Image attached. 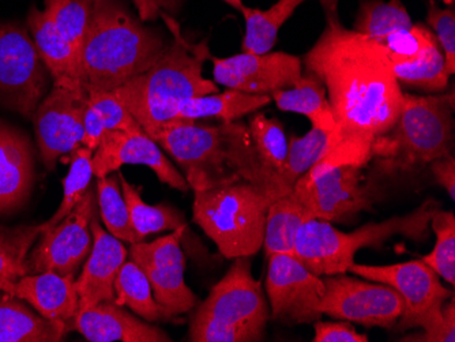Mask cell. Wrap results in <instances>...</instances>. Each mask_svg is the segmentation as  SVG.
Masks as SVG:
<instances>
[{"instance_id": "6da1fadb", "label": "cell", "mask_w": 455, "mask_h": 342, "mask_svg": "<svg viewBox=\"0 0 455 342\" xmlns=\"http://www.w3.org/2000/svg\"><path fill=\"white\" fill-rule=\"evenodd\" d=\"M301 63L321 79L336 120L329 155L316 165L367 167L372 145L395 126L403 106L387 48L339 20L327 21Z\"/></svg>"}, {"instance_id": "7a4b0ae2", "label": "cell", "mask_w": 455, "mask_h": 342, "mask_svg": "<svg viewBox=\"0 0 455 342\" xmlns=\"http://www.w3.org/2000/svg\"><path fill=\"white\" fill-rule=\"evenodd\" d=\"M158 147L175 160L191 190L247 182L275 196L292 190L280 173L258 155L248 124H204L175 120L153 135Z\"/></svg>"}, {"instance_id": "3957f363", "label": "cell", "mask_w": 455, "mask_h": 342, "mask_svg": "<svg viewBox=\"0 0 455 342\" xmlns=\"http://www.w3.org/2000/svg\"><path fill=\"white\" fill-rule=\"evenodd\" d=\"M168 45L119 0H96L82 48V88L86 94L116 91L149 70Z\"/></svg>"}, {"instance_id": "277c9868", "label": "cell", "mask_w": 455, "mask_h": 342, "mask_svg": "<svg viewBox=\"0 0 455 342\" xmlns=\"http://www.w3.org/2000/svg\"><path fill=\"white\" fill-rule=\"evenodd\" d=\"M161 17L175 40L149 70L114 91L150 138L175 122L181 101L219 91L217 84L204 76V62L212 58L208 40L191 44L181 36L178 22L167 14Z\"/></svg>"}, {"instance_id": "5b68a950", "label": "cell", "mask_w": 455, "mask_h": 342, "mask_svg": "<svg viewBox=\"0 0 455 342\" xmlns=\"http://www.w3.org/2000/svg\"><path fill=\"white\" fill-rule=\"evenodd\" d=\"M454 91L441 96L403 93L400 116L371 149L372 175L378 179L411 175L432 161L452 155Z\"/></svg>"}, {"instance_id": "8992f818", "label": "cell", "mask_w": 455, "mask_h": 342, "mask_svg": "<svg viewBox=\"0 0 455 342\" xmlns=\"http://www.w3.org/2000/svg\"><path fill=\"white\" fill-rule=\"evenodd\" d=\"M442 209L435 199H428L405 216H395L382 223H368L355 232L345 234L329 221L309 219L300 227L295 240V257L319 277L344 274L355 264L360 249H380L388 239L403 236L413 242L429 239V223Z\"/></svg>"}, {"instance_id": "52a82bcc", "label": "cell", "mask_w": 455, "mask_h": 342, "mask_svg": "<svg viewBox=\"0 0 455 342\" xmlns=\"http://www.w3.org/2000/svg\"><path fill=\"white\" fill-rule=\"evenodd\" d=\"M270 319L262 282L252 275L251 257L235 258L227 274L194 311L188 330L193 342H258Z\"/></svg>"}, {"instance_id": "ba28073f", "label": "cell", "mask_w": 455, "mask_h": 342, "mask_svg": "<svg viewBox=\"0 0 455 342\" xmlns=\"http://www.w3.org/2000/svg\"><path fill=\"white\" fill-rule=\"evenodd\" d=\"M347 273L365 280L388 285L403 300V313L395 328L398 330L423 329V333L403 337L401 341L454 342L455 298L423 260L372 266L355 262Z\"/></svg>"}, {"instance_id": "9c48e42d", "label": "cell", "mask_w": 455, "mask_h": 342, "mask_svg": "<svg viewBox=\"0 0 455 342\" xmlns=\"http://www.w3.org/2000/svg\"><path fill=\"white\" fill-rule=\"evenodd\" d=\"M277 198L247 182L196 191L194 223L227 259L254 257L263 246L268 206Z\"/></svg>"}, {"instance_id": "30bf717a", "label": "cell", "mask_w": 455, "mask_h": 342, "mask_svg": "<svg viewBox=\"0 0 455 342\" xmlns=\"http://www.w3.org/2000/svg\"><path fill=\"white\" fill-rule=\"evenodd\" d=\"M365 167L356 164L315 165L301 176L293 195L311 219L342 223L371 211L377 194L365 180Z\"/></svg>"}, {"instance_id": "8fae6325", "label": "cell", "mask_w": 455, "mask_h": 342, "mask_svg": "<svg viewBox=\"0 0 455 342\" xmlns=\"http://www.w3.org/2000/svg\"><path fill=\"white\" fill-rule=\"evenodd\" d=\"M50 79L28 28L0 22V107L32 119Z\"/></svg>"}, {"instance_id": "7c38bea8", "label": "cell", "mask_w": 455, "mask_h": 342, "mask_svg": "<svg viewBox=\"0 0 455 342\" xmlns=\"http://www.w3.org/2000/svg\"><path fill=\"white\" fill-rule=\"evenodd\" d=\"M321 313L330 318L359 323L367 328L393 329L403 313V300L397 290L370 280L344 274L323 278Z\"/></svg>"}, {"instance_id": "4fadbf2b", "label": "cell", "mask_w": 455, "mask_h": 342, "mask_svg": "<svg viewBox=\"0 0 455 342\" xmlns=\"http://www.w3.org/2000/svg\"><path fill=\"white\" fill-rule=\"evenodd\" d=\"M97 206L96 188L89 187L68 216L40 235L28 255V274L76 275L93 247L91 223L97 216Z\"/></svg>"}, {"instance_id": "5bb4252c", "label": "cell", "mask_w": 455, "mask_h": 342, "mask_svg": "<svg viewBox=\"0 0 455 342\" xmlns=\"http://www.w3.org/2000/svg\"><path fill=\"white\" fill-rule=\"evenodd\" d=\"M265 290L273 321L308 325L323 316L319 308L324 295L323 278L309 272L295 255L267 258Z\"/></svg>"}, {"instance_id": "9a60e30c", "label": "cell", "mask_w": 455, "mask_h": 342, "mask_svg": "<svg viewBox=\"0 0 455 342\" xmlns=\"http://www.w3.org/2000/svg\"><path fill=\"white\" fill-rule=\"evenodd\" d=\"M86 108L85 91L53 86L41 99L32 120L41 160L48 171L55 170L59 161L66 163V157L81 147Z\"/></svg>"}, {"instance_id": "2e32d148", "label": "cell", "mask_w": 455, "mask_h": 342, "mask_svg": "<svg viewBox=\"0 0 455 342\" xmlns=\"http://www.w3.org/2000/svg\"><path fill=\"white\" fill-rule=\"evenodd\" d=\"M186 229L172 231L155 242L132 244L129 254L140 267L157 303L173 315L190 313L196 306V296L184 280L186 257L181 251V239Z\"/></svg>"}, {"instance_id": "e0dca14e", "label": "cell", "mask_w": 455, "mask_h": 342, "mask_svg": "<svg viewBox=\"0 0 455 342\" xmlns=\"http://www.w3.org/2000/svg\"><path fill=\"white\" fill-rule=\"evenodd\" d=\"M214 83L250 94H270L292 88L303 76L299 56L286 52L237 53L229 58H211Z\"/></svg>"}, {"instance_id": "ac0fdd59", "label": "cell", "mask_w": 455, "mask_h": 342, "mask_svg": "<svg viewBox=\"0 0 455 342\" xmlns=\"http://www.w3.org/2000/svg\"><path fill=\"white\" fill-rule=\"evenodd\" d=\"M164 150L147 132L109 130L104 132L92 155V168L96 178H106L120 171L123 165H145L161 183L188 193L191 190L183 173L164 155Z\"/></svg>"}, {"instance_id": "d6986e66", "label": "cell", "mask_w": 455, "mask_h": 342, "mask_svg": "<svg viewBox=\"0 0 455 342\" xmlns=\"http://www.w3.org/2000/svg\"><path fill=\"white\" fill-rule=\"evenodd\" d=\"M35 180V153L29 138L0 120V214H12L24 208Z\"/></svg>"}, {"instance_id": "ffe728a7", "label": "cell", "mask_w": 455, "mask_h": 342, "mask_svg": "<svg viewBox=\"0 0 455 342\" xmlns=\"http://www.w3.org/2000/svg\"><path fill=\"white\" fill-rule=\"evenodd\" d=\"M91 229L93 247L81 274L76 278L79 308L115 300V280L129 255L122 240L104 231L97 216L92 219Z\"/></svg>"}, {"instance_id": "44dd1931", "label": "cell", "mask_w": 455, "mask_h": 342, "mask_svg": "<svg viewBox=\"0 0 455 342\" xmlns=\"http://www.w3.org/2000/svg\"><path fill=\"white\" fill-rule=\"evenodd\" d=\"M71 328L91 342H171L163 329L124 310L114 300L79 308Z\"/></svg>"}, {"instance_id": "7402d4cb", "label": "cell", "mask_w": 455, "mask_h": 342, "mask_svg": "<svg viewBox=\"0 0 455 342\" xmlns=\"http://www.w3.org/2000/svg\"><path fill=\"white\" fill-rule=\"evenodd\" d=\"M27 27L37 48L41 60L47 68L53 86L84 91L81 65L70 43L56 29L48 15L37 6L30 7Z\"/></svg>"}, {"instance_id": "603a6c76", "label": "cell", "mask_w": 455, "mask_h": 342, "mask_svg": "<svg viewBox=\"0 0 455 342\" xmlns=\"http://www.w3.org/2000/svg\"><path fill=\"white\" fill-rule=\"evenodd\" d=\"M76 278V275L53 272L28 274L15 282L12 295L27 301L44 318L66 322L68 325L79 310Z\"/></svg>"}, {"instance_id": "cb8c5ba5", "label": "cell", "mask_w": 455, "mask_h": 342, "mask_svg": "<svg viewBox=\"0 0 455 342\" xmlns=\"http://www.w3.org/2000/svg\"><path fill=\"white\" fill-rule=\"evenodd\" d=\"M68 329L66 322L50 321L22 298L0 292V342H60Z\"/></svg>"}, {"instance_id": "d4e9b609", "label": "cell", "mask_w": 455, "mask_h": 342, "mask_svg": "<svg viewBox=\"0 0 455 342\" xmlns=\"http://www.w3.org/2000/svg\"><path fill=\"white\" fill-rule=\"evenodd\" d=\"M272 103L267 94H250L228 89L217 93L204 94L184 99L178 106L175 120L219 119L221 123H229L242 119L245 115L254 114Z\"/></svg>"}, {"instance_id": "484cf974", "label": "cell", "mask_w": 455, "mask_h": 342, "mask_svg": "<svg viewBox=\"0 0 455 342\" xmlns=\"http://www.w3.org/2000/svg\"><path fill=\"white\" fill-rule=\"evenodd\" d=\"M270 97L281 111L303 115L316 129L329 132L336 130V120L327 99L326 88L313 74H303L292 88L273 91Z\"/></svg>"}, {"instance_id": "4316f807", "label": "cell", "mask_w": 455, "mask_h": 342, "mask_svg": "<svg viewBox=\"0 0 455 342\" xmlns=\"http://www.w3.org/2000/svg\"><path fill=\"white\" fill-rule=\"evenodd\" d=\"M388 59L400 85L427 93H441L449 86L450 74L436 38L413 58H403L388 51Z\"/></svg>"}, {"instance_id": "83f0119b", "label": "cell", "mask_w": 455, "mask_h": 342, "mask_svg": "<svg viewBox=\"0 0 455 342\" xmlns=\"http://www.w3.org/2000/svg\"><path fill=\"white\" fill-rule=\"evenodd\" d=\"M114 301L123 307H129L135 315L148 322H180L178 315H173L157 303L147 274L132 259L126 260L117 273Z\"/></svg>"}, {"instance_id": "f1b7e54d", "label": "cell", "mask_w": 455, "mask_h": 342, "mask_svg": "<svg viewBox=\"0 0 455 342\" xmlns=\"http://www.w3.org/2000/svg\"><path fill=\"white\" fill-rule=\"evenodd\" d=\"M311 219L292 193L278 196L266 214L263 250L266 259L275 254L295 255V240L300 227Z\"/></svg>"}, {"instance_id": "f546056e", "label": "cell", "mask_w": 455, "mask_h": 342, "mask_svg": "<svg viewBox=\"0 0 455 342\" xmlns=\"http://www.w3.org/2000/svg\"><path fill=\"white\" fill-rule=\"evenodd\" d=\"M304 2L307 0H278L267 10L243 7L240 12L244 17L245 35L242 52L255 55L270 52L277 43L281 28Z\"/></svg>"}, {"instance_id": "4dcf8cb0", "label": "cell", "mask_w": 455, "mask_h": 342, "mask_svg": "<svg viewBox=\"0 0 455 342\" xmlns=\"http://www.w3.org/2000/svg\"><path fill=\"white\" fill-rule=\"evenodd\" d=\"M117 176L138 242H143L149 235L188 228L186 219L178 209L168 203L148 205L140 195V187L130 183L122 172H117Z\"/></svg>"}, {"instance_id": "1f68e13d", "label": "cell", "mask_w": 455, "mask_h": 342, "mask_svg": "<svg viewBox=\"0 0 455 342\" xmlns=\"http://www.w3.org/2000/svg\"><path fill=\"white\" fill-rule=\"evenodd\" d=\"M40 235V226H0V292L12 295L15 282L28 275V255Z\"/></svg>"}, {"instance_id": "d6a6232c", "label": "cell", "mask_w": 455, "mask_h": 342, "mask_svg": "<svg viewBox=\"0 0 455 342\" xmlns=\"http://www.w3.org/2000/svg\"><path fill=\"white\" fill-rule=\"evenodd\" d=\"M413 27L403 0H364L359 7L354 30L383 43L386 38Z\"/></svg>"}, {"instance_id": "836d02e7", "label": "cell", "mask_w": 455, "mask_h": 342, "mask_svg": "<svg viewBox=\"0 0 455 342\" xmlns=\"http://www.w3.org/2000/svg\"><path fill=\"white\" fill-rule=\"evenodd\" d=\"M330 147L331 132L316 127L309 130L304 137L291 135L288 139V155L281 170L283 183L292 190L301 176L306 175L329 155Z\"/></svg>"}, {"instance_id": "e575fe53", "label": "cell", "mask_w": 455, "mask_h": 342, "mask_svg": "<svg viewBox=\"0 0 455 342\" xmlns=\"http://www.w3.org/2000/svg\"><path fill=\"white\" fill-rule=\"evenodd\" d=\"M96 195L100 216L102 223L106 224L107 231L122 242L138 243L117 173H111L106 178H97Z\"/></svg>"}, {"instance_id": "d590c367", "label": "cell", "mask_w": 455, "mask_h": 342, "mask_svg": "<svg viewBox=\"0 0 455 342\" xmlns=\"http://www.w3.org/2000/svg\"><path fill=\"white\" fill-rule=\"evenodd\" d=\"M96 0H44V10L61 36L70 43L81 65L82 48Z\"/></svg>"}, {"instance_id": "8d00e7d4", "label": "cell", "mask_w": 455, "mask_h": 342, "mask_svg": "<svg viewBox=\"0 0 455 342\" xmlns=\"http://www.w3.org/2000/svg\"><path fill=\"white\" fill-rule=\"evenodd\" d=\"M92 155H93V152L84 147H79L78 149L71 153L68 157L70 170L63 180V196H61L60 205L50 219L40 224L41 234L52 228L56 224L60 223L66 216H68L91 187L92 178L94 176L93 168H92Z\"/></svg>"}, {"instance_id": "74e56055", "label": "cell", "mask_w": 455, "mask_h": 342, "mask_svg": "<svg viewBox=\"0 0 455 342\" xmlns=\"http://www.w3.org/2000/svg\"><path fill=\"white\" fill-rule=\"evenodd\" d=\"M429 228L435 234V246L421 258L439 277L450 285L455 284V217L452 211L439 209L432 216Z\"/></svg>"}, {"instance_id": "f35d334b", "label": "cell", "mask_w": 455, "mask_h": 342, "mask_svg": "<svg viewBox=\"0 0 455 342\" xmlns=\"http://www.w3.org/2000/svg\"><path fill=\"white\" fill-rule=\"evenodd\" d=\"M248 129L251 132L258 155L281 176L283 161L288 155V138L280 120L257 111L248 120Z\"/></svg>"}, {"instance_id": "ab89813d", "label": "cell", "mask_w": 455, "mask_h": 342, "mask_svg": "<svg viewBox=\"0 0 455 342\" xmlns=\"http://www.w3.org/2000/svg\"><path fill=\"white\" fill-rule=\"evenodd\" d=\"M427 24L431 27L442 51L447 73H455V12L454 9H442L435 0H428Z\"/></svg>"}, {"instance_id": "60d3db41", "label": "cell", "mask_w": 455, "mask_h": 342, "mask_svg": "<svg viewBox=\"0 0 455 342\" xmlns=\"http://www.w3.org/2000/svg\"><path fill=\"white\" fill-rule=\"evenodd\" d=\"M88 101L99 111L107 131L109 130L140 131L143 130L135 117L117 99L115 91H96V93L88 94Z\"/></svg>"}, {"instance_id": "b9f144b4", "label": "cell", "mask_w": 455, "mask_h": 342, "mask_svg": "<svg viewBox=\"0 0 455 342\" xmlns=\"http://www.w3.org/2000/svg\"><path fill=\"white\" fill-rule=\"evenodd\" d=\"M314 342H368L367 334L359 333L350 322H314Z\"/></svg>"}, {"instance_id": "7bdbcfd3", "label": "cell", "mask_w": 455, "mask_h": 342, "mask_svg": "<svg viewBox=\"0 0 455 342\" xmlns=\"http://www.w3.org/2000/svg\"><path fill=\"white\" fill-rule=\"evenodd\" d=\"M184 0H132L142 22L156 21L164 14H175Z\"/></svg>"}, {"instance_id": "ee69618b", "label": "cell", "mask_w": 455, "mask_h": 342, "mask_svg": "<svg viewBox=\"0 0 455 342\" xmlns=\"http://www.w3.org/2000/svg\"><path fill=\"white\" fill-rule=\"evenodd\" d=\"M106 131V126H104L99 111L88 101V108H86L85 117H84V137H82L81 147H88L89 150L94 152Z\"/></svg>"}, {"instance_id": "f6af8a7d", "label": "cell", "mask_w": 455, "mask_h": 342, "mask_svg": "<svg viewBox=\"0 0 455 342\" xmlns=\"http://www.w3.org/2000/svg\"><path fill=\"white\" fill-rule=\"evenodd\" d=\"M432 176L435 178L439 186L446 190L450 198L455 199V157L454 155H446V157L438 158L432 161L428 165Z\"/></svg>"}, {"instance_id": "bcb514c9", "label": "cell", "mask_w": 455, "mask_h": 342, "mask_svg": "<svg viewBox=\"0 0 455 342\" xmlns=\"http://www.w3.org/2000/svg\"><path fill=\"white\" fill-rule=\"evenodd\" d=\"M326 14V21H339V0H319Z\"/></svg>"}, {"instance_id": "7dc6e473", "label": "cell", "mask_w": 455, "mask_h": 342, "mask_svg": "<svg viewBox=\"0 0 455 342\" xmlns=\"http://www.w3.org/2000/svg\"><path fill=\"white\" fill-rule=\"evenodd\" d=\"M224 4H227L228 6L234 7V9L239 10V12H242L243 7H244V4H243V0H222Z\"/></svg>"}]
</instances>
